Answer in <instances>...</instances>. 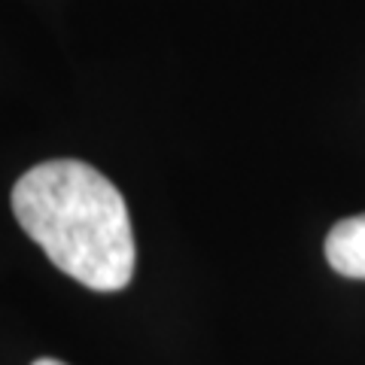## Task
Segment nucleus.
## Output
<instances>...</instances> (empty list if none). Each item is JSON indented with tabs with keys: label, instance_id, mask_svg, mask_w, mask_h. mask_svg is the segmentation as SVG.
Returning <instances> with one entry per match:
<instances>
[{
	"label": "nucleus",
	"instance_id": "f03ea898",
	"mask_svg": "<svg viewBox=\"0 0 365 365\" xmlns=\"http://www.w3.org/2000/svg\"><path fill=\"white\" fill-rule=\"evenodd\" d=\"M326 262L341 277L365 280V213L347 216L329 232Z\"/></svg>",
	"mask_w": 365,
	"mask_h": 365
},
{
	"label": "nucleus",
	"instance_id": "f257e3e1",
	"mask_svg": "<svg viewBox=\"0 0 365 365\" xmlns=\"http://www.w3.org/2000/svg\"><path fill=\"white\" fill-rule=\"evenodd\" d=\"M13 213L52 265L95 292L134 277V232L122 192L76 158L34 165L13 186Z\"/></svg>",
	"mask_w": 365,
	"mask_h": 365
},
{
	"label": "nucleus",
	"instance_id": "7ed1b4c3",
	"mask_svg": "<svg viewBox=\"0 0 365 365\" xmlns=\"http://www.w3.org/2000/svg\"><path fill=\"white\" fill-rule=\"evenodd\" d=\"M34 365H64V362H58V359H37Z\"/></svg>",
	"mask_w": 365,
	"mask_h": 365
}]
</instances>
